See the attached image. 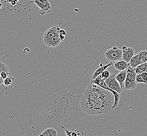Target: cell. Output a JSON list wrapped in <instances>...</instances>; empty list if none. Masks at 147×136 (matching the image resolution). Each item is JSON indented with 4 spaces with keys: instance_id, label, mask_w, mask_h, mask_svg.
<instances>
[{
    "instance_id": "cell-3",
    "label": "cell",
    "mask_w": 147,
    "mask_h": 136,
    "mask_svg": "<svg viewBox=\"0 0 147 136\" xmlns=\"http://www.w3.org/2000/svg\"><path fill=\"white\" fill-rule=\"evenodd\" d=\"M105 56L106 59L110 62L117 61L122 59L123 51L116 46H114L113 47L106 51L105 53Z\"/></svg>"
},
{
    "instance_id": "cell-26",
    "label": "cell",
    "mask_w": 147,
    "mask_h": 136,
    "mask_svg": "<svg viewBox=\"0 0 147 136\" xmlns=\"http://www.w3.org/2000/svg\"><path fill=\"white\" fill-rule=\"evenodd\" d=\"M65 133L67 136H72V132L70 130H65Z\"/></svg>"
},
{
    "instance_id": "cell-22",
    "label": "cell",
    "mask_w": 147,
    "mask_h": 136,
    "mask_svg": "<svg viewBox=\"0 0 147 136\" xmlns=\"http://www.w3.org/2000/svg\"><path fill=\"white\" fill-rule=\"evenodd\" d=\"M140 74H141V77H142V79L145 81L146 84H147V72H142Z\"/></svg>"
},
{
    "instance_id": "cell-14",
    "label": "cell",
    "mask_w": 147,
    "mask_h": 136,
    "mask_svg": "<svg viewBox=\"0 0 147 136\" xmlns=\"http://www.w3.org/2000/svg\"><path fill=\"white\" fill-rule=\"evenodd\" d=\"M110 92L112 93L114 95V98H115V101H114V104L113 105V106H112V109H114L116 107H117L118 105V104H119V101L120 100V98H121V95L118 93L117 92H116L115 90H112L111 89Z\"/></svg>"
},
{
    "instance_id": "cell-28",
    "label": "cell",
    "mask_w": 147,
    "mask_h": 136,
    "mask_svg": "<svg viewBox=\"0 0 147 136\" xmlns=\"http://www.w3.org/2000/svg\"><path fill=\"white\" fill-rule=\"evenodd\" d=\"M78 134L77 133H76L75 132H72V136H77Z\"/></svg>"
},
{
    "instance_id": "cell-24",
    "label": "cell",
    "mask_w": 147,
    "mask_h": 136,
    "mask_svg": "<svg viewBox=\"0 0 147 136\" xmlns=\"http://www.w3.org/2000/svg\"><path fill=\"white\" fill-rule=\"evenodd\" d=\"M59 37H60V38L62 42H63L64 40H65V35H63L61 34H59Z\"/></svg>"
},
{
    "instance_id": "cell-19",
    "label": "cell",
    "mask_w": 147,
    "mask_h": 136,
    "mask_svg": "<svg viewBox=\"0 0 147 136\" xmlns=\"http://www.w3.org/2000/svg\"><path fill=\"white\" fill-rule=\"evenodd\" d=\"M136 81L137 83H144V84H146L145 81L141 77V74H138L136 75Z\"/></svg>"
},
{
    "instance_id": "cell-9",
    "label": "cell",
    "mask_w": 147,
    "mask_h": 136,
    "mask_svg": "<svg viewBox=\"0 0 147 136\" xmlns=\"http://www.w3.org/2000/svg\"><path fill=\"white\" fill-rule=\"evenodd\" d=\"M114 68L118 71H121L125 70L129 66V63L127 62L124 60L121 61H117L113 65Z\"/></svg>"
},
{
    "instance_id": "cell-23",
    "label": "cell",
    "mask_w": 147,
    "mask_h": 136,
    "mask_svg": "<svg viewBox=\"0 0 147 136\" xmlns=\"http://www.w3.org/2000/svg\"><path fill=\"white\" fill-rule=\"evenodd\" d=\"M9 2L12 5L14 6L16 4L17 1L16 0H9Z\"/></svg>"
},
{
    "instance_id": "cell-20",
    "label": "cell",
    "mask_w": 147,
    "mask_h": 136,
    "mask_svg": "<svg viewBox=\"0 0 147 136\" xmlns=\"http://www.w3.org/2000/svg\"><path fill=\"white\" fill-rule=\"evenodd\" d=\"M100 74H101L102 77V78H103V79L104 80H105L109 77V75H110V74H110V73H109V71L105 70V71H104L103 72H102Z\"/></svg>"
},
{
    "instance_id": "cell-30",
    "label": "cell",
    "mask_w": 147,
    "mask_h": 136,
    "mask_svg": "<svg viewBox=\"0 0 147 136\" xmlns=\"http://www.w3.org/2000/svg\"><path fill=\"white\" fill-rule=\"evenodd\" d=\"M16 1H18V0H16Z\"/></svg>"
},
{
    "instance_id": "cell-2",
    "label": "cell",
    "mask_w": 147,
    "mask_h": 136,
    "mask_svg": "<svg viewBox=\"0 0 147 136\" xmlns=\"http://www.w3.org/2000/svg\"><path fill=\"white\" fill-rule=\"evenodd\" d=\"M109 90L101 88L96 84L90 82L84 92L83 95L81 98V106H83L100 98L102 95L105 94Z\"/></svg>"
},
{
    "instance_id": "cell-17",
    "label": "cell",
    "mask_w": 147,
    "mask_h": 136,
    "mask_svg": "<svg viewBox=\"0 0 147 136\" xmlns=\"http://www.w3.org/2000/svg\"><path fill=\"white\" fill-rule=\"evenodd\" d=\"M15 79L14 77L8 76L5 80H4L3 84L5 86H9L12 84L14 82Z\"/></svg>"
},
{
    "instance_id": "cell-16",
    "label": "cell",
    "mask_w": 147,
    "mask_h": 136,
    "mask_svg": "<svg viewBox=\"0 0 147 136\" xmlns=\"http://www.w3.org/2000/svg\"><path fill=\"white\" fill-rule=\"evenodd\" d=\"M139 56L141 63L147 62V50L141 51L139 53Z\"/></svg>"
},
{
    "instance_id": "cell-25",
    "label": "cell",
    "mask_w": 147,
    "mask_h": 136,
    "mask_svg": "<svg viewBox=\"0 0 147 136\" xmlns=\"http://www.w3.org/2000/svg\"><path fill=\"white\" fill-rule=\"evenodd\" d=\"M59 34H63V35H67V33H66V32L64 30H62V29H60V30H59Z\"/></svg>"
},
{
    "instance_id": "cell-18",
    "label": "cell",
    "mask_w": 147,
    "mask_h": 136,
    "mask_svg": "<svg viewBox=\"0 0 147 136\" xmlns=\"http://www.w3.org/2000/svg\"><path fill=\"white\" fill-rule=\"evenodd\" d=\"M2 71H6V72L9 73V68L7 67V65L5 64H4L2 61H0V73Z\"/></svg>"
},
{
    "instance_id": "cell-11",
    "label": "cell",
    "mask_w": 147,
    "mask_h": 136,
    "mask_svg": "<svg viewBox=\"0 0 147 136\" xmlns=\"http://www.w3.org/2000/svg\"><path fill=\"white\" fill-rule=\"evenodd\" d=\"M127 77V69L121 71L118 73L116 74L115 76V79L117 80L118 82L120 84L121 88L123 89V83L125 82Z\"/></svg>"
},
{
    "instance_id": "cell-21",
    "label": "cell",
    "mask_w": 147,
    "mask_h": 136,
    "mask_svg": "<svg viewBox=\"0 0 147 136\" xmlns=\"http://www.w3.org/2000/svg\"><path fill=\"white\" fill-rule=\"evenodd\" d=\"M9 74H10L9 73L6 72V71H2L0 73V76L3 79V80H5L6 77L9 76Z\"/></svg>"
},
{
    "instance_id": "cell-15",
    "label": "cell",
    "mask_w": 147,
    "mask_h": 136,
    "mask_svg": "<svg viewBox=\"0 0 147 136\" xmlns=\"http://www.w3.org/2000/svg\"><path fill=\"white\" fill-rule=\"evenodd\" d=\"M137 74H140L142 72H147V62L141 63L135 68Z\"/></svg>"
},
{
    "instance_id": "cell-7",
    "label": "cell",
    "mask_w": 147,
    "mask_h": 136,
    "mask_svg": "<svg viewBox=\"0 0 147 136\" xmlns=\"http://www.w3.org/2000/svg\"><path fill=\"white\" fill-rule=\"evenodd\" d=\"M123 57L122 59L126 61L127 62L129 63L130 60L132 57L135 55V50L133 48L127 47L126 46H123L122 47Z\"/></svg>"
},
{
    "instance_id": "cell-27",
    "label": "cell",
    "mask_w": 147,
    "mask_h": 136,
    "mask_svg": "<svg viewBox=\"0 0 147 136\" xmlns=\"http://www.w3.org/2000/svg\"><path fill=\"white\" fill-rule=\"evenodd\" d=\"M3 83H4V80L0 76V85L2 84Z\"/></svg>"
},
{
    "instance_id": "cell-29",
    "label": "cell",
    "mask_w": 147,
    "mask_h": 136,
    "mask_svg": "<svg viewBox=\"0 0 147 136\" xmlns=\"http://www.w3.org/2000/svg\"><path fill=\"white\" fill-rule=\"evenodd\" d=\"M2 3H0V9L2 8Z\"/></svg>"
},
{
    "instance_id": "cell-4",
    "label": "cell",
    "mask_w": 147,
    "mask_h": 136,
    "mask_svg": "<svg viewBox=\"0 0 147 136\" xmlns=\"http://www.w3.org/2000/svg\"><path fill=\"white\" fill-rule=\"evenodd\" d=\"M116 75V73L110 74L109 77L105 80V82L110 89L114 90L116 92L119 93V94H121L123 91V89L121 88L120 84L115 79Z\"/></svg>"
},
{
    "instance_id": "cell-8",
    "label": "cell",
    "mask_w": 147,
    "mask_h": 136,
    "mask_svg": "<svg viewBox=\"0 0 147 136\" xmlns=\"http://www.w3.org/2000/svg\"><path fill=\"white\" fill-rule=\"evenodd\" d=\"M61 42L62 41L60 38L59 34H58L50 39V40L45 44L49 47H56L58 46L59 44H61Z\"/></svg>"
},
{
    "instance_id": "cell-10",
    "label": "cell",
    "mask_w": 147,
    "mask_h": 136,
    "mask_svg": "<svg viewBox=\"0 0 147 136\" xmlns=\"http://www.w3.org/2000/svg\"><path fill=\"white\" fill-rule=\"evenodd\" d=\"M113 65H114L113 62L111 61L109 63L107 64L106 65H102V66L100 67V68H98L97 70L93 73V75L92 77V80L95 79L98 75H99L100 74H101L104 71H105L107 68L109 67H111V66H112Z\"/></svg>"
},
{
    "instance_id": "cell-12",
    "label": "cell",
    "mask_w": 147,
    "mask_h": 136,
    "mask_svg": "<svg viewBox=\"0 0 147 136\" xmlns=\"http://www.w3.org/2000/svg\"><path fill=\"white\" fill-rule=\"evenodd\" d=\"M140 64H141V62L139 58V53L136 55H134L130 60V66L132 67V68H135Z\"/></svg>"
},
{
    "instance_id": "cell-5",
    "label": "cell",
    "mask_w": 147,
    "mask_h": 136,
    "mask_svg": "<svg viewBox=\"0 0 147 136\" xmlns=\"http://www.w3.org/2000/svg\"><path fill=\"white\" fill-rule=\"evenodd\" d=\"M30 3L35 4L41 9L44 14L49 13L51 10V4L49 0H31Z\"/></svg>"
},
{
    "instance_id": "cell-13",
    "label": "cell",
    "mask_w": 147,
    "mask_h": 136,
    "mask_svg": "<svg viewBox=\"0 0 147 136\" xmlns=\"http://www.w3.org/2000/svg\"><path fill=\"white\" fill-rule=\"evenodd\" d=\"M40 136H58L57 131L53 128H47L39 135Z\"/></svg>"
},
{
    "instance_id": "cell-1",
    "label": "cell",
    "mask_w": 147,
    "mask_h": 136,
    "mask_svg": "<svg viewBox=\"0 0 147 136\" xmlns=\"http://www.w3.org/2000/svg\"><path fill=\"white\" fill-rule=\"evenodd\" d=\"M111 93L108 91L100 98L81 107L83 110L90 115L108 113L113 106Z\"/></svg>"
},
{
    "instance_id": "cell-6",
    "label": "cell",
    "mask_w": 147,
    "mask_h": 136,
    "mask_svg": "<svg viewBox=\"0 0 147 136\" xmlns=\"http://www.w3.org/2000/svg\"><path fill=\"white\" fill-rule=\"evenodd\" d=\"M60 30V28L59 27L55 25L46 30V32L45 33L43 38L45 44H46L50 39L53 37V36L58 34Z\"/></svg>"
}]
</instances>
